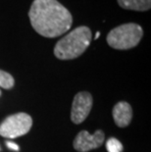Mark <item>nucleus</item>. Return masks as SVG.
Segmentation results:
<instances>
[{
  "instance_id": "obj_1",
  "label": "nucleus",
  "mask_w": 151,
  "mask_h": 152,
  "mask_svg": "<svg viewBox=\"0 0 151 152\" xmlns=\"http://www.w3.org/2000/svg\"><path fill=\"white\" fill-rule=\"evenodd\" d=\"M28 17L34 30L48 38L67 33L73 23L70 11L57 0H34Z\"/></svg>"
},
{
  "instance_id": "obj_2",
  "label": "nucleus",
  "mask_w": 151,
  "mask_h": 152,
  "mask_svg": "<svg viewBox=\"0 0 151 152\" xmlns=\"http://www.w3.org/2000/svg\"><path fill=\"white\" fill-rule=\"evenodd\" d=\"M92 38L90 28L81 26L65 35L56 43L54 54L60 60L76 59L88 49Z\"/></svg>"
},
{
  "instance_id": "obj_3",
  "label": "nucleus",
  "mask_w": 151,
  "mask_h": 152,
  "mask_svg": "<svg viewBox=\"0 0 151 152\" xmlns=\"http://www.w3.org/2000/svg\"><path fill=\"white\" fill-rule=\"evenodd\" d=\"M143 35L142 28L139 25L128 23L113 28L108 34L107 43L118 50H127L136 47Z\"/></svg>"
},
{
  "instance_id": "obj_4",
  "label": "nucleus",
  "mask_w": 151,
  "mask_h": 152,
  "mask_svg": "<svg viewBox=\"0 0 151 152\" xmlns=\"http://www.w3.org/2000/svg\"><path fill=\"white\" fill-rule=\"evenodd\" d=\"M33 126V119L27 113H17L6 118L0 124V135L7 138H17L27 134Z\"/></svg>"
},
{
  "instance_id": "obj_5",
  "label": "nucleus",
  "mask_w": 151,
  "mask_h": 152,
  "mask_svg": "<svg viewBox=\"0 0 151 152\" xmlns=\"http://www.w3.org/2000/svg\"><path fill=\"white\" fill-rule=\"evenodd\" d=\"M93 104L92 96L88 91H81L77 93L74 97V101L71 110V120L74 124H82L88 118L91 111Z\"/></svg>"
},
{
  "instance_id": "obj_6",
  "label": "nucleus",
  "mask_w": 151,
  "mask_h": 152,
  "mask_svg": "<svg viewBox=\"0 0 151 152\" xmlns=\"http://www.w3.org/2000/svg\"><path fill=\"white\" fill-rule=\"evenodd\" d=\"M105 134L103 131L97 130L93 134L88 131L80 132L74 140V148L79 152H88L100 147L104 142Z\"/></svg>"
},
{
  "instance_id": "obj_7",
  "label": "nucleus",
  "mask_w": 151,
  "mask_h": 152,
  "mask_svg": "<svg viewBox=\"0 0 151 152\" xmlns=\"http://www.w3.org/2000/svg\"><path fill=\"white\" fill-rule=\"evenodd\" d=\"M112 114H113L115 124L118 127L126 128L131 124L133 119V109L128 102L121 101L114 106Z\"/></svg>"
},
{
  "instance_id": "obj_8",
  "label": "nucleus",
  "mask_w": 151,
  "mask_h": 152,
  "mask_svg": "<svg viewBox=\"0 0 151 152\" xmlns=\"http://www.w3.org/2000/svg\"><path fill=\"white\" fill-rule=\"evenodd\" d=\"M118 4L126 10L147 11L151 7V0H117Z\"/></svg>"
},
{
  "instance_id": "obj_9",
  "label": "nucleus",
  "mask_w": 151,
  "mask_h": 152,
  "mask_svg": "<svg viewBox=\"0 0 151 152\" xmlns=\"http://www.w3.org/2000/svg\"><path fill=\"white\" fill-rule=\"evenodd\" d=\"M15 85V80L10 74L0 70V87L5 89H11Z\"/></svg>"
},
{
  "instance_id": "obj_10",
  "label": "nucleus",
  "mask_w": 151,
  "mask_h": 152,
  "mask_svg": "<svg viewBox=\"0 0 151 152\" xmlns=\"http://www.w3.org/2000/svg\"><path fill=\"white\" fill-rule=\"evenodd\" d=\"M106 149L108 152H122L124 147L120 140L115 137H111L106 142Z\"/></svg>"
},
{
  "instance_id": "obj_11",
  "label": "nucleus",
  "mask_w": 151,
  "mask_h": 152,
  "mask_svg": "<svg viewBox=\"0 0 151 152\" xmlns=\"http://www.w3.org/2000/svg\"><path fill=\"white\" fill-rule=\"evenodd\" d=\"M6 145H7V147L9 148V149L14 150L16 152H18L19 150H20V147L18 146V144L17 143H14V142L7 141V142H6Z\"/></svg>"
},
{
  "instance_id": "obj_12",
  "label": "nucleus",
  "mask_w": 151,
  "mask_h": 152,
  "mask_svg": "<svg viewBox=\"0 0 151 152\" xmlns=\"http://www.w3.org/2000/svg\"><path fill=\"white\" fill-rule=\"evenodd\" d=\"M99 35H100V33H99V31H97V33H96V34H95V37H94V39H97V38L99 37Z\"/></svg>"
},
{
  "instance_id": "obj_13",
  "label": "nucleus",
  "mask_w": 151,
  "mask_h": 152,
  "mask_svg": "<svg viewBox=\"0 0 151 152\" xmlns=\"http://www.w3.org/2000/svg\"><path fill=\"white\" fill-rule=\"evenodd\" d=\"M0 95H1V90H0Z\"/></svg>"
}]
</instances>
